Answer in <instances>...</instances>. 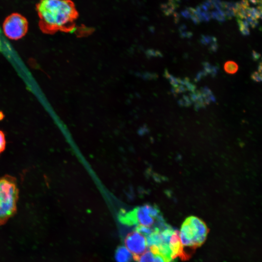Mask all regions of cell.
Instances as JSON below:
<instances>
[{"instance_id":"1","label":"cell","mask_w":262,"mask_h":262,"mask_svg":"<svg viewBox=\"0 0 262 262\" xmlns=\"http://www.w3.org/2000/svg\"><path fill=\"white\" fill-rule=\"evenodd\" d=\"M38 26L45 34L68 32L74 27L78 12L71 0H40L36 5Z\"/></svg>"},{"instance_id":"4","label":"cell","mask_w":262,"mask_h":262,"mask_svg":"<svg viewBox=\"0 0 262 262\" xmlns=\"http://www.w3.org/2000/svg\"><path fill=\"white\" fill-rule=\"evenodd\" d=\"M208 229L205 223L199 218L191 216L187 218L181 225L179 233L183 246L196 248L206 240Z\"/></svg>"},{"instance_id":"16","label":"cell","mask_w":262,"mask_h":262,"mask_svg":"<svg viewBox=\"0 0 262 262\" xmlns=\"http://www.w3.org/2000/svg\"><path fill=\"white\" fill-rule=\"evenodd\" d=\"M252 56L254 60L258 59L260 57V55L256 51H253Z\"/></svg>"},{"instance_id":"9","label":"cell","mask_w":262,"mask_h":262,"mask_svg":"<svg viewBox=\"0 0 262 262\" xmlns=\"http://www.w3.org/2000/svg\"><path fill=\"white\" fill-rule=\"evenodd\" d=\"M225 71L229 74H234L236 73L238 69V65L232 61L227 62L224 66Z\"/></svg>"},{"instance_id":"10","label":"cell","mask_w":262,"mask_h":262,"mask_svg":"<svg viewBox=\"0 0 262 262\" xmlns=\"http://www.w3.org/2000/svg\"><path fill=\"white\" fill-rule=\"evenodd\" d=\"M239 29L242 33L244 35H247L249 34V30L248 29L249 24L247 21L245 19H237Z\"/></svg>"},{"instance_id":"14","label":"cell","mask_w":262,"mask_h":262,"mask_svg":"<svg viewBox=\"0 0 262 262\" xmlns=\"http://www.w3.org/2000/svg\"><path fill=\"white\" fill-rule=\"evenodd\" d=\"M180 105L189 106L191 104V101L187 97L184 96L179 101Z\"/></svg>"},{"instance_id":"6","label":"cell","mask_w":262,"mask_h":262,"mask_svg":"<svg viewBox=\"0 0 262 262\" xmlns=\"http://www.w3.org/2000/svg\"><path fill=\"white\" fill-rule=\"evenodd\" d=\"M124 242L125 247L131 253L135 261L147 248L146 236L136 230L129 233Z\"/></svg>"},{"instance_id":"5","label":"cell","mask_w":262,"mask_h":262,"mask_svg":"<svg viewBox=\"0 0 262 262\" xmlns=\"http://www.w3.org/2000/svg\"><path fill=\"white\" fill-rule=\"evenodd\" d=\"M28 26V21L25 16L19 13H14L5 18L2 29L6 37L11 40H17L26 34Z\"/></svg>"},{"instance_id":"11","label":"cell","mask_w":262,"mask_h":262,"mask_svg":"<svg viewBox=\"0 0 262 262\" xmlns=\"http://www.w3.org/2000/svg\"><path fill=\"white\" fill-rule=\"evenodd\" d=\"M6 141L4 132L0 130V154L5 149Z\"/></svg>"},{"instance_id":"15","label":"cell","mask_w":262,"mask_h":262,"mask_svg":"<svg viewBox=\"0 0 262 262\" xmlns=\"http://www.w3.org/2000/svg\"><path fill=\"white\" fill-rule=\"evenodd\" d=\"M181 14L182 16H183L184 17L186 18H188L190 17V13L187 10V9L181 11Z\"/></svg>"},{"instance_id":"12","label":"cell","mask_w":262,"mask_h":262,"mask_svg":"<svg viewBox=\"0 0 262 262\" xmlns=\"http://www.w3.org/2000/svg\"><path fill=\"white\" fill-rule=\"evenodd\" d=\"M204 66L206 72L210 73L213 76H214L216 74L217 70L215 67L212 66L207 63L204 64Z\"/></svg>"},{"instance_id":"13","label":"cell","mask_w":262,"mask_h":262,"mask_svg":"<svg viewBox=\"0 0 262 262\" xmlns=\"http://www.w3.org/2000/svg\"><path fill=\"white\" fill-rule=\"evenodd\" d=\"M251 78L254 81L260 82L262 80L261 74L258 72H254L252 74Z\"/></svg>"},{"instance_id":"7","label":"cell","mask_w":262,"mask_h":262,"mask_svg":"<svg viewBox=\"0 0 262 262\" xmlns=\"http://www.w3.org/2000/svg\"><path fill=\"white\" fill-rule=\"evenodd\" d=\"M136 261L137 262H167L161 255L150 248L141 255Z\"/></svg>"},{"instance_id":"8","label":"cell","mask_w":262,"mask_h":262,"mask_svg":"<svg viewBox=\"0 0 262 262\" xmlns=\"http://www.w3.org/2000/svg\"><path fill=\"white\" fill-rule=\"evenodd\" d=\"M132 255L124 246H119L115 253V259L117 262H131Z\"/></svg>"},{"instance_id":"17","label":"cell","mask_w":262,"mask_h":262,"mask_svg":"<svg viewBox=\"0 0 262 262\" xmlns=\"http://www.w3.org/2000/svg\"><path fill=\"white\" fill-rule=\"evenodd\" d=\"M249 1L254 4H259L262 2L261 0H249Z\"/></svg>"},{"instance_id":"2","label":"cell","mask_w":262,"mask_h":262,"mask_svg":"<svg viewBox=\"0 0 262 262\" xmlns=\"http://www.w3.org/2000/svg\"><path fill=\"white\" fill-rule=\"evenodd\" d=\"M19 197L16 179L9 175L0 177V225L16 213Z\"/></svg>"},{"instance_id":"3","label":"cell","mask_w":262,"mask_h":262,"mask_svg":"<svg viewBox=\"0 0 262 262\" xmlns=\"http://www.w3.org/2000/svg\"><path fill=\"white\" fill-rule=\"evenodd\" d=\"M120 220L128 225H137L161 229L167 225L159 209L153 206L146 204L120 215Z\"/></svg>"}]
</instances>
